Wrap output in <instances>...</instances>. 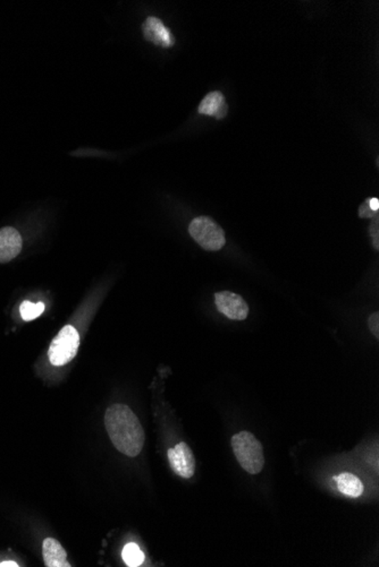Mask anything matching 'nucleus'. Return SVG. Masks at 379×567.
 I'll list each match as a JSON object with an SVG mask.
<instances>
[{
    "label": "nucleus",
    "mask_w": 379,
    "mask_h": 567,
    "mask_svg": "<svg viewBox=\"0 0 379 567\" xmlns=\"http://www.w3.org/2000/svg\"><path fill=\"white\" fill-rule=\"evenodd\" d=\"M105 427L113 445L127 457H138L145 442V430L129 406L115 403L105 413Z\"/></svg>",
    "instance_id": "obj_1"
},
{
    "label": "nucleus",
    "mask_w": 379,
    "mask_h": 567,
    "mask_svg": "<svg viewBox=\"0 0 379 567\" xmlns=\"http://www.w3.org/2000/svg\"><path fill=\"white\" fill-rule=\"evenodd\" d=\"M232 448L240 466L250 475H258L265 464L264 448L250 432H240L232 437Z\"/></svg>",
    "instance_id": "obj_2"
},
{
    "label": "nucleus",
    "mask_w": 379,
    "mask_h": 567,
    "mask_svg": "<svg viewBox=\"0 0 379 567\" xmlns=\"http://www.w3.org/2000/svg\"><path fill=\"white\" fill-rule=\"evenodd\" d=\"M189 233L196 244L206 251H217L225 246V233L209 216H198L190 223Z\"/></svg>",
    "instance_id": "obj_3"
},
{
    "label": "nucleus",
    "mask_w": 379,
    "mask_h": 567,
    "mask_svg": "<svg viewBox=\"0 0 379 567\" xmlns=\"http://www.w3.org/2000/svg\"><path fill=\"white\" fill-rule=\"evenodd\" d=\"M80 346V335L72 325L64 326L49 346L48 357L52 366H65L76 358Z\"/></svg>",
    "instance_id": "obj_4"
},
{
    "label": "nucleus",
    "mask_w": 379,
    "mask_h": 567,
    "mask_svg": "<svg viewBox=\"0 0 379 567\" xmlns=\"http://www.w3.org/2000/svg\"><path fill=\"white\" fill-rule=\"evenodd\" d=\"M215 302L220 313L232 321H244L249 315V306L238 293L220 291L215 293Z\"/></svg>",
    "instance_id": "obj_5"
},
{
    "label": "nucleus",
    "mask_w": 379,
    "mask_h": 567,
    "mask_svg": "<svg viewBox=\"0 0 379 567\" xmlns=\"http://www.w3.org/2000/svg\"><path fill=\"white\" fill-rule=\"evenodd\" d=\"M167 455L169 464L176 475L184 479L193 477L196 471V459L187 443L182 442L175 448H169Z\"/></svg>",
    "instance_id": "obj_6"
},
{
    "label": "nucleus",
    "mask_w": 379,
    "mask_h": 567,
    "mask_svg": "<svg viewBox=\"0 0 379 567\" xmlns=\"http://www.w3.org/2000/svg\"><path fill=\"white\" fill-rule=\"evenodd\" d=\"M142 32L145 40L152 42L156 45L171 48L175 45V38L169 29L165 27L159 18L150 16L142 24Z\"/></svg>",
    "instance_id": "obj_7"
},
{
    "label": "nucleus",
    "mask_w": 379,
    "mask_h": 567,
    "mask_svg": "<svg viewBox=\"0 0 379 567\" xmlns=\"http://www.w3.org/2000/svg\"><path fill=\"white\" fill-rule=\"evenodd\" d=\"M22 237L16 229L5 227L0 230V263H8L22 251Z\"/></svg>",
    "instance_id": "obj_8"
},
{
    "label": "nucleus",
    "mask_w": 379,
    "mask_h": 567,
    "mask_svg": "<svg viewBox=\"0 0 379 567\" xmlns=\"http://www.w3.org/2000/svg\"><path fill=\"white\" fill-rule=\"evenodd\" d=\"M43 561L48 567H69L67 554L59 541L54 538H45L43 546Z\"/></svg>",
    "instance_id": "obj_9"
},
{
    "label": "nucleus",
    "mask_w": 379,
    "mask_h": 567,
    "mask_svg": "<svg viewBox=\"0 0 379 567\" xmlns=\"http://www.w3.org/2000/svg\"><path fill=\"white\" fill-rule=\"evenodd\" d=\"M229 105L226 103L225 98L218 91L208 93L199 105V112L207 116H213L217 119H223L227 115Z\"/></svg>",
    "instance_id": "obj_10"
},
{
    "label": "nucleus",
    "mask_w": 379,
    "mask_h": 567,
    "mask_svg": "<svg viewBox=\"0 0 379 567\" xmlns=\"http://www.w3.org/2000/svg\"><path fill=\"white\" fill-rule=\"evenodd\" d=\"M335 480H336L337 488L343 495L357 499L364 493V484L357 476L352 475V473L344 472V473L337 476Z\"/></svg>",
    "instance_id": "obj_11"
},
{
    "label": "nucleus",
    "mask_w": 379,
    "mask_h": 567,
    "mask_svg": "<svg viewBox=\"0 0 379 567\" xmlns=\"http://www.w3.org/2000/svg\"><path fill=\"white\" fill-rule=\"evenodd\" d=\"M122 557L127 566L138 567L145 561V554L138 548L136 543H127L122 552Z\"/></svg>",
    "instance_id": "obj_12"
},
{
    "label": "nucleus",
    "mask_w": 379,
    "mask_h": 567,
    "mask_svg": "<svg viewBox=\"0 0 379 567\" xmlns=\"http://www.w3.org/2000/svg\"><path fill=\"white\" fill-rule=\"evenodd\" d=\"M45 311V304L43 302H22L21 307H20V313L23 320L29 321L34 320L36 317H39L41 314Z\"/></svg>",
    "instance_id": "obj_13"
},
{
    "label": "nucleus",
    "mask_w": 379,
    "mask_h": 567,
    "mask_svg": "<svg viewBox=\"0 0 379 567\" xmlns=\"http://www.w3.org/2000/svg\"><path fill=\"white\" fill-rule=\"evenodd\" d=\"M376 215L377 212H373V209H371V206H369V198L366 200V202L362 203V206L359 207V216H360V218H373V216H376Z\"/></svg>",
    "instance_id": "obj_14"
},
{
    "label": "nucleus",
    "mask_w": 379,
    "mask_h": 567,
    "mask_svg": "<svg viewBox=\"0 0 379 567\" xmlns=\"http://www.w3.org/2000/svg\"><path fill=\"white\" fill-rule=\"evenodd\" d=\"M378 216L376 215V219H375V221H373V223L371 224V242H373V247L375 249H378L379 247V231H378Z\"/></svg>",
    "instance_id": "obj_15"
},
{
    "label": "nucleus",
    "mask_w": 379,
    "mask_h": 567,
    "mask_svg": "<svg viewBox=\"0 0 379 567\" xmlns=\"http://www.w3.org/2000/svg\"><path fill=\"white\" fill-rule=\"evenodd\" d=\"M368 325H369V330H371V333H373L375 337L378 339L379 337V314L375 313L369 317V321H368Z\"/></svg>",
    "instance_id": "obj_16"
},
{
    "label": "nucleus",
    "mask_w": 379,
    "mask_h": 567,
    "mask_svg": "<svg viewBox=\"0 0 379 567\" xmlns=\"http://www.w3.org/2000/svg\"><path fill=\"white\" fill-rule=\"evenodd\" d=\"M369 206L373 209V212L378 213L379 209V200L376 198H369Z\"/></svg>",
    "instance_id": "obj_17"
},
{
    "label": "nucleus",
    "mask_w": 379,
    "mask_h": 567,
    "mask_svg": "<svg viewBox=\"0 0 379 567\" xmlns=\"http://www.w3.org/2000/svg\"><path fill=\"white\" fill-rule=\"evenodd\" d=\"M7 566L17 567L18 565L17 563H15V561H3V563H0V567Z\"/></svg>",
    "instance_id": "obj_18"
}]
</instances>
